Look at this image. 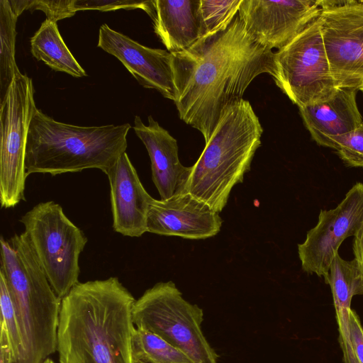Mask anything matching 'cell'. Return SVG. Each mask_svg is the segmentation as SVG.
<instances>
[{"label": "cell", "instance_id": "6da1fadb", "mask_svg": "<svg viewBox=\"0 0 363 363\" xmlns=\"http://www.w3.org/2000/svg\"><path fill=\"white\" fill-rule=\"evenodd\" d=\"M172 67L179 118L200 131L205 143L223 111L242 99L254 79L275 72L274 52L249 35L238 13L225 30L172 53Z\"/></svg>", "mask_w": 363, "mask_h": 363}, {"label": "cell", "instance_id": "7a4b0ae2", "mask_svg": "<svg viewBox=\"0 0 363 363\" xmlns=\"http://www.w3.org/2000/svg\"><path fill=\"white\" fill-rule=\"evenodd\" d=\"M135 301L117 277L78 282L62 299L60 363H135Z\"/></svg>", "mask_w": 363, "mask_h": 363}, {"label": "cell", "instance_id": "3957f363", "mask_svg": "<svg viewBox=\"0 0 363 363\" xmlns=\"http://www.w3.org/2000/svg\"><path fill=\"white\" fill-rule=\"evenodd\" d=\"M131 125L77 126L61 123L37 108L26 147V174L52 176L99 169L106 174L125 152Z\"/></svg>", "mask_w": 363, "mask_h": 363}, {"label": "cell", "instance_id": "277c9868", "mask_svg": "<svg viewBox=\"0 0 363 363\" xmlns=\"http://www.w3.org/2000/svg\"><path fill=\"white\" fill-rule=\"evenodd\" d=\"M263 128L251 104L241 99L223 111L190 174L184 192L220 213L233 187L243 182L261 145Z\"/></svg>", "mask_w": 363, "mask_h": 363}, {"label": "cell", "instance_id": "5b68a950", "mask_svg": "<svg viewBox=\"0 0 363 363\" xmlns=\"http://www.w3.org/2000/svg\"><path fill=\"white\" fill-rule=\"evenodd\" d=\"M1 269L22 332V363H43L57 352L62 299L52 288L26 232L1 237Z\"/></svg>", "mask_w": 363, "mask_h": 363}, {"label": "cell", "instance_id": "8992f818", "mask_svg": "<svg viewBox=\"0 0 363 363\" xmlns=\"http://www.w3.org/2000/svg\"><path fill=\"white\" fill-rule=\"evenodd\" d=\"M132 316L135 328L157 335L194 363H218L202 330L203 309L184 299L174 282L147 289L135 301Z\"/></svg>", "mask_w": 363, "mask_h": 363}, {"label": "cell", "instance_id": "52a82bcc", "mask_svg": "<svg viewBox=\"0 0 363 363\" xmlns=\"http://www.w3.org/2000/svg\"><path fill=\"white\" fill-rule=\"evenodd\" d=\"M20 222L52 288L62 299L79 282V256L87 238L52 201L38 203Z\"/></svg>", "mask_w": 363, "mask_h": 363}, {"label": "cell", "instance_id": "ba28073f", "mask_svg": "<svg viewBox=\"0 0 363 363\" xmlns=\"http://www.w3.org/2000/svg\"><path fill=\"white\" fill-rule=\"evenodd\" d=\"M277 86L298 108L331 99L339 90L331 73L318 18L274 52Z\"/></svg>", "mask_w": 363, "mask_h": 363}, {"label": "cell", "instance_id": "9c48e42d", "mask_svg": "<svg viewBox=\"0 0 363 363\" xmlns=\"http://www.w3.org/2000/svg\"><path fill=\"white\" fill-rule=\"evenodd\" d=\"M0 102V201L9 208L25 200L26 140L37 109L32 79L16 75Z\"/></svg>", "mask_w": 363, "mask_h": 363}, {"label": "cell", "instance_id": "30bf717a", "mask_svg": "<svg viewBox=\"0 0 363 363\" xmlns=\"http://www.w3.org/2000/svg\"><path fill=\"white\" fill-rule=\"evenodd\" d=\"M319 18L331 73L339 88L363 84V1L319 0Z\"/></svg>", "mask_w": 363, "mask_h": 363}, {"label": "cell", "instance_id": "8fae6325", "mask_svg": "<svg viewBox=\"0 0 363 363\" xmlns=\"http://www.w3.org/2000/svg\"><path fill=\"white\" fill-rule=\"evenodd\" d=\"M363 225V184H355L342 201L330 210H320L315 227L298 245L302 269L325 277L338 249L348 237L354 236Z\"/></svg>", "mask_w": 363, "mask_h": 363}, {"label": "cell", "instance_id": "7c38bea8", "mask_svg": "<svg viewBox=\"0 0 363 363\" xmlns=\"http://www.w3.org/2000/svg\"><path fill=\"white\" fill-rule=\"evenodd\" d=\"M319 0H242L238 15L260 45L278 50L318 18Z\"/></svg>", "mask_w": 363, "mask_h": 363}, {"label": "cell", "instance_id": "4fadbf2b", "mask_svg": "<svg viewBox=\"0 0 363 363\" xmlns=\"http://www.w3.org/2000/svg\"><path fill=\"white\" fill-rule=\"evenodd\" d=\"M97 47L116 57L142 86L175 102L172 53L143 45L107 24L99 28Z\"/></svg>", "mask_w": 363, "mask_h": 363}, {"label": "cell", "instance_id": "5bb4252c", "mask_svg": "<svg viewBox=\"0 0 363 363\" xmlns=\"http://www.w3.org/2000/svg\"><path fill=\"white\" fill-rule=\"evenodd\" d=\"M219 213L190 194H176L166 200L152 199L147 232L166 236L199 240L213 237L222 226Z\"/></svg>", "mask_w": 363, "mask_h": 363}, {"label": "cell", "instance_id": "9a60e30c", "mask_svg": "<svg viewBox=\"0 0 363 363\" xmlns=\"http://www.w3.org/2000/svg\"><path fill=\"white\" fill-rule=\"evenodd\" d=\"M110 184L113 228L124 236L147 232V214L153 199L141 183L126 152L106 174Z\"/></svg>", "mask_w": 363, "mask_h": 363}, {"label": "cell", "instance_id": "2e32d148", "mask_svg": "<svg viewBox=\"0 0 363 363\" xmlns=\"http://www.w3.org/2000/svg\"><path fill=\"white\" fill-rule=\"evenodd\" d=\"M133 129L149 154L152 179L161 200L184 193L190 167H184L180 162L176 139L160 126L152 116H148L147 125L144 124L140 117L136 116Z\"/></svg>", "mask_w": 363, "mask_h": 363}, {"label": "cell", "instance_id": "e0dca14e", "mask_svg": "<svg viewBox=\"0 0 363 363\" xmlns=\"http://www.w3.org/2000/svg\"><path fill=\"white\" fill-rule=\"evenodd\" d=\"M357 91L341 88L325 101L298 108L306 128L318 145L329 147L332 138L352 131L362 124Z\"/></svg>", "mask_w": 363, "mask_h": 363}, {"label": "cell", "instance_id": "ac0fdd59", "mask_svg": "<svg viewBox=\"0 0 363 363\" xmlns=\"http://www.w3.org/2000/svg\"><path fill=\"white\" fill-rule=\"evenodd\" d=\"M200 0H153L148 16L154 32L170 53L182 52L202 38Z\"/></svg>", "mask_w": 363, "mask_h": 363}, {"label": "cell", "instance_id": "d6986e66", "mask_svg": "<svg viewBox=\"0 0 363 363\" xmlns=\"http://www.w3.org/2000/svg\"><path fill=\"white\" fill-rule=\"evenodd\" d=\"M30 50L34 57L55 71L74 77L86 76L61 37L57 22L46 18L30 38Z\"/></svg>", "mask_w": 363, "mask_h": 363}, {"label": "cell", "instance_id": "ffe728a7", "mask_svg": "<svg viewBox=\"0 0 363 363\" xmlns=\"http://www.w3.org/2000/svg\"><path fill=\"white\" fill-rule=\"evenodd\" d=\"M0 363H22L25 353L22 332L5 277L0 270Z\"/></svg>", "mask_w": 363, "mask_h": 363}, {"label": "cell", "instance_id": "44dd1931", "mask_svg": "<svg viewBox=\"0 0 363 363\" xmlns=\"http://www.w3.org/2000/svg\"><path fill=\"white\" fill-rule=\"evenodd\" d=\"M18 16L9 0H0V86L1 101L13 79L21 73L15 60L16 26Z\"/></svg>", "mask_w": 363, "mask_h": 363}, {"label": "cell", "instance_id": "7402d4cb", "mask_svg": "<svg viewBox=\"0 0 363 363\" xmlns=\"http://www.w3.org/2000/svg\"><path fill=\"white\" fill-rule=\"evenodd\" d=\"M134 360L146 363H194L185 354L157 335L135 328L133 337Z\"/></svg>", "mask_w": 363, "mask_h": 363}, {"label": "cell", "instance_id": "603a6c76", "mask_svg": "<svg viewBox=\"0 0 363 363\" xmlns=\"http://www.w3.org/2000/svg\"><path fill=\"white\" fill-rule=\"evenodd\" d=\"M242 0H200L202 38L225 30L232 23Z\"/></svg>", "mask_w": 363, "mask_h": 363}, {"label": "cell", "instance_id": "cb8c5ba5", "mask_svg": "<svg viewBox=\"0 0 363 363\" xmlns=\"http://www.w3.org/2000/svg\"><path fill=\"white\" fill-rule=\"evenodd\" d=\"M329 147L347 167L363 168V122L352 131L332 138Z\"/></svg>", "mask_w": 363, "mask_h": 363}, {"label": "cell", "instance_id": "d4e9b609", "mask_svg": "<svg viewBox=\"0 0 363 363\" xmlns=\"http://www.w3.org/2000/svg\"><path fill=\"white\" fill-rule=\"evenodd\" d=\"M74 0H9L11 7L18 17L25 10H40L46 18L57 22L75 14Z\"/></svg>", "mask_w": 363, "mask_h": 363}, {"label": "cell", "instance_id": "484cf974", "mask_svg": "<svg viewBox=\"0 0 363 363\" xmlns=\"http://www.w3.org/2000/svg\"><path fill=\"white\" fill-rule=\"evenodd\" d=\"M151 1L130 0H74L73 9L75 12L84 10H97L100 11H111L118 9L143 10L147 15L151 11Z\"/></svg>", "mask_w": 363, "mask_h": 363}, {"label": "cell", "instance_id": "4316f807", "mask_svg": "<svg viewBox=\"0 0 363 363\" xmlns=\"http://www.w3.org/2000/svg\"><path fill=\"white\" fill-rule=\"evenodd\" d=\"M350 339L359 363H363V327L357 314L351 309L350 313Z\"/></svg>", "mask_w": 363, "mask_h": 363}, {"label": "cell", "instance_id": "83f0119b", "mask_svg": "<svg viewBox=\"0 0 363 363\" xmlns=\"http://www.w3.org/2000/svg\"><path fill=\"white\" fill-rule=\"evenodd\" d=\"M352 246L354 255V259L357 262L363 276V225L359 231L354 235Z\"/></svg>", "mask_w": 363, "mask_h": 363}, {"label": "cell", "instance_id": "f1b7e54d", "mask_svg": "<svg viewBox=\"0 0 363 363\" xmlns=\"http://www.w3.org/2000/svg\"><path fill=\"white\" fill-rule=\"evenodd\" d=\"M43 363H55V362L50 358H48Z\"/></svg>", "mask_w": 363, "mask_h": 363}, {"label": "cell", "instance_id": "f546056e", "mask_svg": "<svg viewBox=\"0 0 363 363\" xmlns=\"http://www.w3.org/2000/svg\"><path fill=\"white\" fill-rule=\"evenodd\" d=\"M358 90H359V91L362 93V94H363V84H362V85L359 88V89H358Z\"/></svg>", "mask_w": 363, "mask_h": 363}, {"label": "cell", "instance_id": "4dcf8cb0", "mask_svg": "<svg viewBox=\"0 0 363 363\" xmlns=\"http://www.w3.org/2000/svg\"><path fill=\"white\" fill-rule=\"evenodd\" d=\"M135 363H146V362L140 361V360H135Z\"/></svg>", "mask_w": 363, "mask_h": 363}]
</instances>
